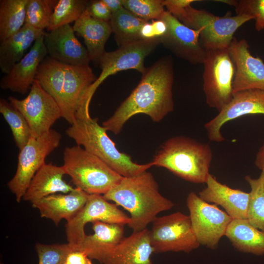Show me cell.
Wrapping results in <instances>:
<instances>
[{
	"label": "cell",
	"instance_id": "3957f363",
	"mask_svg": "<svg viewBox=\"0 0 264 264\" xmlns=\"http://www.w3.org/2000/svg\"><path fill=\"white\" fill-rule=\"evenodd\" d=\"M103 196L129 212L131 220L128 226L133 232L147 228L158 214L175 205L160 193L157 182L147 171L136 176L123 177Z\"/></svg>",
	"mask_w": 264,
	"mask_h": 264
},
{
	"label": "cell",
	"instance_id": "e0dca14e",
	"mask_svg": "<svg viewBox=\"0 0 264 264\" xmlns=\"http://www.w3.org/2000/svg\"><path fill=\"white\" fill-rule=\"evenodd\" d=\"M256 114H264V90L249 89L235 93L231 102L205 124L209 140L223 141L225 138L221 129L226 123L244 115Z\"/></svg>",
	"mask_w": 264,
	"mask_h": 264
},
{
	"label": "cell",
	"instance_id": "44dd1931",
	"mask_svg": "<svg viewBox=\"0 0 264 264\" xmlns=\"http://www.w3.org/2000/svg\"><path fill=\"white\" fill-rule=\"evenodd\" d=\"M89 194L75 188L67 194H54L32 202L41 217L51 220L58 225L63 220L66 221L73 218L86 203Z\"/></svg>",
	"mask_w": 264,
	"mask_h": 264
},
{
	"label": "cell",
	"instance_id": "4316f807",
	"mask_svg": "<svg viewBox=\"0 0 264 264\" xmlns=\"http://www.w3.org/2000/svg\"><path fill=\"white\" fill-rule=\"evenodd\" d=\"M225 236L239 251L264 255V231L252 225L247 219H233Z\"/></svg>",
	"mask_w": 264,
	"mask_h": 264
},
{
	"label": "cell",
	"instance_id": "ac0fdd59",
	"mask_svg": "<svg viewBox=\"0 0 264 264\" xmlns=\"http://www.w3.org/2000/svg\"><path fill=\"white\" fill-rule=\"evenodd\" d=\"M44 42L52 59L71 65H89L91 60L88 50L76 37L70 24L44 32Z\"/></svg>",
	"mask_w": 264,
	"mask_h": 264
},
{
	"label": "cell",
	"instance_id": "9a60e30c",
	"mask_svg": "<svg viewBox=\"0 0 264 264\" xmlns=\"http://www.w3.org/2000/svg\"><path fill=\"white\" fill-rule=\"evenodd\" d=\"M160 19L168 26L166 33L160 38V43L178 58L193 65L203 64L206 50L199 41L200 30L187 26L167 10Z\"/></svg>",
	"mask_w": 264,
	"mask_h": 264
},
{
	"label": "cell",
	"instance_id": "d6a6232c",
	"mask_svg": "<svg viewBox=\"0 0 264 264\" xmlns=\"http://www.w3.org/2000/svg\"><path fill=\"white\" fill-rule=\"evenodd\" d=\"M58 0H28L25 24L36 29H47Z\"/></svg>",
	"mask_w": 264,
	"mask_h": 264
},
{
	"label": "cell",
	"instance_id": "9c48e42d",
	"mask_svg": "<svg viewBox=\"0 0 264 264\" xmlns=\"http://www.w3.org/2000/svg\"><path fill=\"white\" fill-rule=\"evenodd\" d=\"M206 50L202 64L203 89L207 104L219 112L233 98L235 68L228 48Z\"/></svg>",
	"mask_w": 264,
	"mask_h": 264
},
{
	"label": "cell",
	"instance_id": "f1b7e54d",
	"mask_svg": "<svg viewBox=\"0 0 264 264\" xmlns=\"http://www.w3.org/2000/svg\"><path fill=\"white\" fill-rule=\"evenodd\" d=\"M28 0H0V41L20 30L25 24Z\"/></svg>",
	"mask_w": 264,
	"mask_h": 264
},
{
	"label": "cell",
	"instance_id": "7bdbcfd3",
	"mask_svg": "<svg viewBox=\"0 0 264 264\" xmlns=\"http://www.w3.org/2000/svg\"><path fill=\"white\" fill-rule=\"evenodd\" d=\"M64 264H65V263H64Z\"/></svg>",
	"mask_w": 264,
	"mask_h": 264
},
{
	"label": "cell",
	"instance_id": "ee69618b",
	"mask_svg": "<svg viewBox=\"0 0 264 264\" xmlns=\"http://www.w3.org/2000/svg\"><path fill=\"white\" fill-rule=\"evenodd\" d=\"M0 264H2L1 263H0Z\"/></svg>",
	"mask_w": 264,
	"mask_h": 264
},
{
	"label": "cell",
	"instance_id": "836d02e7",
	"mask_svg": "<svg viewBox=\"0 0 264 264\" xmlns=\"http://www.w3.org/2000/svg\"><path fill=\"white\" fill-rule=\"evenodd\" d=\"M123 7L140 19L159 20L165 11L162 0H122Z\"/></svg>",
	"mask_w": 264,
	"mask_h": 264
},
{
	"label": "cell",
	"instance_id": "83f0119b",
	"mask_svg": "<svg viewBox=\"0 0 264 264\" xmlns=\"http://www.w3.org/2000/svg\"><path fill=\"white\" fill-rule=\"evenodd\" d=\"M146 22L124 7L112 13L110 22L118 45L120 47L141 40L140 30Z\"/></svg>",
	"mask_w": 264,
	"mask_h": 264
},
{
	"label": "cell",
	"instance_id": "ba28073f",
	"mask_svg": "<svg viewBox=\"0 0 264 264\" xmlns=\"http://www.w3.org/2000/svg\"><path fill=\"white\" fill-rule=\"evenodd\" d=\"M187 26L200 30V39L205 49L228 48L236 31L245 22L253 20L247 15L216 16L191 5L172 14Z\"/></svg>",
	"mask_w": 264,
	"mask_h": 264
},
{
	"label": "cell",
	"instance_id": "e575fe53",
	"mask_svg": "<svg viewBox=\"0 0 264 264\" xmlns=\"http://www.w3.org/2000/svg\"><path fill=\"white\" fill-rule=\"evenodd\" d=\"M35 249L39 264H64L68 254L74 251L68 243L46 244L37 242Z\"/></svg>",
	"mask_w": 264,
	"mask_h": 264
},
{
	"label": "cell",
	"instance_id": "74e56055",
	"mask_svg": "<svg viewBox=\"0 0 264 264\" xmlns=\"http://www.w3.org/2000/svg\"><path fill=\"white\" fill-rule=\"evenodd\" d=\"M198 0H162L164 6L172 14L185 9L191 5V4Z\"/></svg>",
	"mask_w": 264,
	"mask_h": 264
},
{
	"label": "cell",
	"instance_id": "7a4b0ae2",
	"mask_svg": "<svg viewBox=\"0 0 264 264\" xmlns=\"http://www.w3.org/2000/svg\"><path fill=\"white\" fill-rule=\"evenodd\" d=\"M96 77L87 66L71 65L48 57L40 64L35 80L58 105L64 118L71 125L85 95Z\"/></svg>",
	"mask_w": 264,
	"mask_h": 264
},
{
	"label": "cell",
	"instance_id": "d6986e66",
	"mask_svg": "<svg viewBox=\"0 0 264 264\" xmlns=\"http://www.w3.org/2000/svg\"><path fill=\"white\" fill-rule=\"evenodd\" d=\"M44 34L37 38L29 51L1 79L0 86L2 89L22 94L30 90L38 67L47 54Z\"/></svg>",
	"mask_w": 264,
	"mask_h": 264
},
{
	"label": "cell",
	"instance_id": "60d3db41",
	"mask_svg": "<svg viewBox=\"0 0 264 264\" xmlns=\"http://www.w3.org/2000/svg\"><path fill=\"white\" fill-rule=\"evenodd\" d=\"M112 13L117 12L123 7L122 0H102Z\"/></svg>",
	"mask_w": 264,
	"mask_h": 264
},
{
	"label": "cell",
	"instance_id": "7c38bea8",
	"mask_svg": "<svg viewBox=\"0 0 264 264\" xmlns=\"http://www.w3.org/2000/svg\"><path fill=\"white\" fill-rule=\"evenodd\" d=\"M186 205L198 242L210 249H216L233 219L216 204L204 201L193 192L188 194Z\"/></svg>",
	"mask_w": 264,
	"mask_h": 264
},
{
	"label": "cell",
	"instance_id": "4dcf8cb0",
	"mask_svg": "<svg viewBox=\"0 0 264 264\" xmlns=\"http://www.w3.org/2000/svg\"><path fill=\"white\" fill-rule=\"evenodd\" d=\"M0 113L9 125L20 151L32 137L30 129L22 113L4 99L0 100Z\"/></svg>",
	"mask_w": 264,
	"mask_h": 264
},
{
	"label": "cell",
	"instance_id": "ffe728a7",
	"mask_svg": "<svg viewBox=\"0 0 264 264\" xmlns=\"http://www.w3.org/2000/svg\"><path fill=\"white\" fill-rule=\"evenodd\" d=\"M92 229L93 234L86 235L75 251L104 264L125 238L124 225L96 221L92 223Z\"/></svg>",
	"mask_w": 264,
	"mask_h": 264
},
{
	"label": "cell",
	"instance_id": "f546056e",
	"mask_svg": "<svg viewBox=\"0 0 264 264\" xmlns=\"http://www.w3.org/2000/svg\"><path fill=\"white\" fill-rule=\"evenodd\" d=\"M245 179L251 188L247 220L252 225L264 231V170L258 178L246 176Z\"/></svg>",
	"mask_w": 264,
	"mask_h": 264
},
{
	"label": "cell",
	"instance_id": "277c9868",
	"mask_svg": "<svg viewBox=\"0 0 264 264\" xmlns=\"http://www.w3.org/2000/svg\"><path fill=\"white\" fill-rule=\"evenodd\" d=\"M212 157L208 143L176 136L163 144L151 163L153 166L166 168L183 179L200 184L206 181Z\"/></svg>",
	"mask_w": 264,
	"mask_h": 264
},
{
	"label": "cell",
	"instance_id": "30bf717a",
	"mask_svg": "<svg viewBox=\"0 0 264 264\" xmlns=\"http://www.w3.org/2000/svg\"><path fill=\"white\" fill-rule=\"evenodd\" d=\"M61 138L60 133L51 129L41 136L31 137L20 151L15 174L7 183L17 202L23 198L33 177L45 163L46 157L58 147Z\"/></svg>",
	"mask_w": 264,
	"mask_h": 264
},
{
	"label": "cell",
	"instance_id": "1f68e13d",
	"mask_svg": "<svg viewBox=\"0 0 264 264\" xmlns=\"http://www.w3.org/2000/svg\"><path fill=\"white\" fill-rule=\"evenodd\" d=\"M89 2L87 0H58L47 31H50L76 21L87 10Z\"/></svg>",
	"mask_w": 264,
	"mask_h": 264
},
{
	"label": "cell",
	"instance_id": "8992f818",
	"mask_svg": "<svg viewBox=\"0 0 264 264\" xmlns=\"http://www.w3.org/2000/svg\"><path fill=\"white\" fill-rule=\"evenodd\" d=\"M66 175L78 188L89 195H103L123 176L100 158L79 145L67 147L63 153Z\"/></svg>",
	"mask_w": 264,
	"mask_h": 264
},
{
	"label": "cell",
	"instance_id": "5bb4252c",
	"mask_svg": "<svg viewBox=\"0 0 264 264\" xmlns=\"http://www.w3.org/2000/svg\"><path fill=\"white\" fill-rule=\"evenodd\" d=\"M130 220V216L120 210L116 204L108 202L103 196L89 195L81 210L66 221L65 231L67 243L75 251L86 235L85 227L88 223L101 221L125 225Z\"/></svg>",
	"mask_w": 264,
	"mask_h": 264
},
{
	"label": "cell",
	"instance_id": "8d00e7d4",
	"mask_svg": "<svg viewBox=\"0 0 264 264\" xmlns=\"http://www.w3.org/2000/svg\"><path fill=\"white\" fill-rule=\"evenodd\" d=\"M87 10L94 18L110 22L111 12L102 0L89 1Z\"/></svg>",
	"mask_w": 264,
	"mask_h": 264
},
{
	"label": "cell",
	"instance_id": "cb8c5ba5",
	"mask_svg": "<svg viewBox=\"0 0 264 264\" xmlns=\"http://www.w3.org/2000/svg\"><path fill=\"white\" fill-rule=\"evenodd\" d=\"M73 28L84 39L91 61L99 65L106 52L105 44L112 33L110 22L93 18L86 10L75 22Z\"/></svg>",
	"mask_w": 264,
	"mask_h": 264
},
{
	"label": "cell",
	"instance_id": "2e32d148",
	"mask_svg": "<svg viewBox=\"0 0 264 264\" xmlns=\"http://www.w3.org/2000/svg\"><path fill=\"white\" fill-rule=\"evenodd\" d=\"M228 49L235 68L233 94L249 89L264 91V63L251 54L247 41L234 37Z\"/></svg>",
	"mask_w": 264,
	"mask_h": 264
},
{
	"label": "cell",
	"instance_id": "603a6c76",
	"mask_svg": "<svg viewBox=\"0 0 264 264\" xmlns=\"http://www.w3.org/2000/svg\"><path fill=\"white\" fill-rule=\"evenodd\" d=\"M65 175L63 165L45 163L33 177L22 199L32 202L57 193L71 192L74 188L63 179Z\"/></svg>",
	"mask_w": 264,
	"mask_h": 264
},
{
	"label": "cell",
	"instance_id": "7402d4cb",
	"mask_svg": "<svg viewBox=\"0 0 264 264\" xmlns=\"http://www.w3.org/2000/svg\"><path fill=\"white\" fill-rule=\"evenodd\" d=\"M205 183L198 193L202 200L220 205L233 219H247L249 193L222 184L210 174Z\"/></svg>",
	"mask_w": 264,
	"mask_h": 264
},
{
	"label": "cell",
	"instance_id": "d590c367",
	"mask_svg": "<svg viewBox=\"0 0 264 264\" xmlns=\"http://www.w3.org/2000/svg\"><path fill=\"white\" fill-rule=\"evenodd\" d=\"M236 15H247L255 20L257 31L264 29V0H239L234 6Z\"/></svg>",
	"mask_w": 264,
	"mask_h": 264
},
{
	"label": "cell",
	"instance_id": "f35d334b",
	"mask_svg": "<svg viewBox=\"0 0 264 264\" xmlns=\"http://www.w3.org/2000/svg\"><path fill=\"white\" fill-rule=\"evenodd\" d=\"M66 264H93L91 260L84 252L73 251L66 257Z\"/></svg>",
	"mask_w": 264,
	"mask_h": 264
},
{
	"label": "cell",
	"instance_id": "5b68a950",
	"mask_svg": "<svg viewBox=\"0 0 264 264\" xmlns=\"http://www.w3.org/2000/svg\"><path fill=\"white\" fill-rule=\"evenodd\" d=\"M107 132L98 124L97 118L90 117L77 119L66 130V133L77 145L100 158L123 177L137 176L153 166L151 162L135 163L128 154L120 152Z\"/></svg>",
	"mask_w": 264,
	"mask_h": 264
},
{
	"label": "cell",
	"instance_id": "ab89813d",
	"mask_svg": "<svg viewBox=\"0 0 264 264\" xmlns=\"http://www.w3.org/2000/svg\"><path fill=\"white\" fill-rule=\"evenodd\" d=\"M152 25L155 38H160L163 36L168 30L167 25L165 21L161 19L152 20Z\"/></svg>",
	"mask_w": 264,
	"mask_h": 264
},
{
	"label": "cell",
	"instance_id": "8fae6325",
	"mask_svg": "<svg viewBox=\"0 0 264 264\" xmlns=\"http://www.w3.org/2000/svg\"><path fill=\"white\" fill-rule=\"evenodd\" d=\"M152 223L149 236L154 253H189L200 246L189 216L180 212L157 217Z\"/></svg>",
	"mask_w": 264,
	"mask_h": 264
},
{
	"label": "cell",
	"instance_id": "4fadbf2b",
	"mask_svg": "<svg viewBox=\"0 0 264 264\" xmlns=\"http://www.w3.org/2000/svg\"><path fill=\"white\" fill-rule=\"evenodd\" d=\"M8 100L25 118L33 137L49 131L55 122L62 117L56 102L36 80L25 98L19 99L9 96Z\"/></svg>",
	"mask_w": 264,
	"mask_h": 264
},
{
	"label": "cell",
	"instance_id": "52a82bcc",
	"mask_svg": "<svg viewBox=\"0 0 264 264\" xmlns=\"http://www.w3.org/2000/svg\"><path fill=\"white\" fill-rule=\"evenodd\" d=\"M160 44V38L140 40L122 45L115 51H106L99 62L101 72L85 95L76 119L90 117L89 107L92 97L97 88L109 76L129 69L136 70L142 74L146 69L144 66L146 57Z\"/></svg>",
	"mask_w": 264,
	"mask_h": 264
},
{
	"label": "cell",
	"instance_id": "6da1fadb",
	"mask_svg": "<svg viewBox=\"0 0 264 264\" xmlns=\"http://www.w3.org/2000/svg\"><path fill=\"white\" fill-rule=\"evenodd\" d=\"M174 79L172 57L161 58L146 68L136 87L102 126L117 134L126 122L137 114H145L154 122H160L174 110Z\"/></svg>",
	"mask_w": 264,
	"mask_h": 264
},
{
	"label": "cell",
	"instance_id": "b9f144b4",
	"mask_svg": "<svg viewBox=\"0 0 264 264\" xmlns=\"http://www.w3.org/2000/svg\"><path fill=\"white\" fill-rule=\"evenodd\" d=\"M255 164L261 171L264 170V142L256 154Z\"/></svg>",
	"mask_w": 264,
	"mask_h": 264
},
{
	"label": "cell",
	"instance_id": "d4e9b609",
	"mask_svg": "<svg viewBox=\"0 0 264 264\" xmlns=\"http://www.w3.org/2000/svg\"><path fill=\"white\" fill-rule=\"evenodd\" d=\"M149 234L147 228L133 232L122 240L104 264H152Z\"/></svg>",
	"mask_w": 264,
	"mask_h": 264
},
{
	"label": "cell",
	"instance_id": "484cf974",
	"mask_svg": "<svg viewBox=\"0 0 264 264\" xmlns=\"http://www.w3.org/2000/svg\"><path fill=\"white\" fill-rule=\"evenodd\" d=\"M44 30L25 24L14 34L0 42V69L8 73L13 66L23 57L24 52L44 33Z\"/></svg>",
	"mask_w": 264,
	"mask_h": 264
}]
</instances>
